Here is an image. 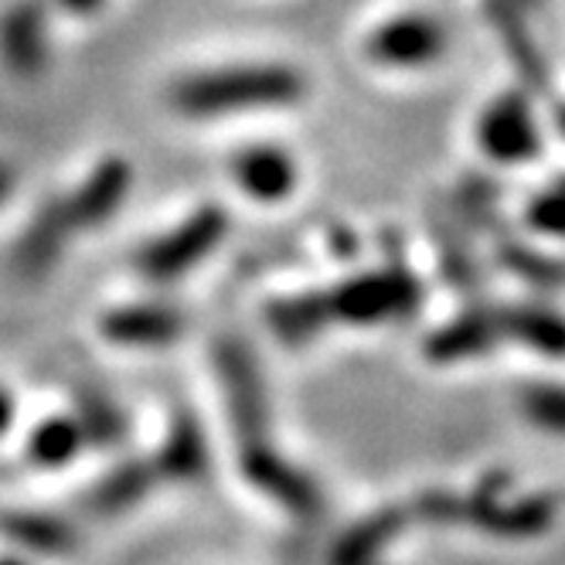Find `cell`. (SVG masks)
I'll list each match as a JSON object with an SVG mask.
<instances>
[{
	"mask_svg": "<svg viewBox=\"0 0 565 565\" xmlns=\"http://www.w3.org/2000/svg\"><path fill=\"white\" fill-rule=\"evenodd\" d=\"M307 96V75L287 62H228L178 75L168 106L188 119H225L287 109Z\"/></svg>",
	"mask_w": 565,
	"mask_h": 565,
	"instance_id": "cell-1",
	"label": "cell"
},
{
	"mask_svg": "<svg viewBox=\"0 0 565 565\" xmlns=\"http://www.w3.org/2000/svg\"><path fill=\"white\" fill-rule=\"evenodd\" d=\"M320 297V310L328 320H341L351 328H379L385 320L409 317L419 303V282L406 266H388L379 273L351 276Z\"/></svg>",
	"mask_w": 565,
	"mask_h": 565,
	"instance_id": "cell-2",
	"label": "cell"
},
{
	"mask_svg": "<svg viewBox=\"0 0 565 565\" xmlns=\"http://www.w3.org/2000/svg\"><path fill=\"white\" fill-rule=\"evenodd\" d=\"M450 42H454V34L439 14L423 11V8H406V11L382 18L365 34L361 52L382 68L416 72V68H429L447 58Z\"/></svg>",
	"mask_w": 565,
	"mask_h": 565,
	"instance_id": "cell-3",
	"label": "cell"
},
{
	"mask_svg": "<svg viewBox=\"0 0 565 565\" xmlns=\"http://www.w3.org/2000/svg\"><path fill=\"white\" fill-rule=\"evenodd\" d=\"M228 235V212L222 205H201L181 225L150 238L137 253V273L150 282H174L191 273L201 259H209Z\"/></svg>",
	"mask_w": 565,
	"mask_h": 565,
	"instance_id": "cell-4",
	"label": "cell"
},
{
	"mask_svg": "<svg viewBox=\"0 0 565 565\" xmlns=\"http://www.w3.org/2000/svg\"><path fill=\"white\" fill-rule=\"evenodd\" d=\"M473 143L491 164L518 168L542 153V127L529 93L504 89L477 113Z\"/></svg>",
	"mask_w": 565,
	"mask_h": 565,
	"instance_id": "cell-5",
	"label": "cell"
},
{
	"mask_svg": "<svg viewBox=\"0 0 565 565\" xmlns=\"http://www.w3.org/2000/svg\"><path fill=\"white\" fill-rule=\"evenodd\" d=\"M218 375L235 439L242 447L269 439V398L249 348L242 341H225L218 348Z\"/></svg>",
	"mask_w": 565,
	"mask_h": 565,
	"instance_id": "cell-6",
	"label": "cell"
},
{
	"mask_svg": "<svg viewBox=\"0 0 565 565\" xmlns=\"http://www.w3.org/2000/svg\"><path fill=\"white\" fill-rule=\"evenodd\" d=\"M238 467H242V477H246L256 491L269 494L279 508L294 511L297 518H317V511L324 508L317 483L303 470L287 463V457H282L269 439L246 443L238 454Z\"/></svg>",
	"mask_w": 565,
	"mask_h": 565,
	"instance_id": "cell-7",
	"label": "cell"
},
{
	"mask_svg": "<svg viewBox=\"0 0 565 565\" xmlns=\"http://www.w3.org/2000/svg\"><path fill=\"white\" fill-rule=\"evenodd\" d=\"M228 171L235 188L259 201V205H279L287 201L300 184L297 157L279 143H249L232 153Z\"/></svg>",
	"mask_w": 565,
	"mask_h": 565,
	"instance_id": "cell-8",
	"label": "cell"
},
{
	"mask_svg": "<svg viewBox=\"0 0 565 565\" xmlns=\"http://www.w3.org/2000/svg\"><path fill=\"white\" fill-rule=\"evenodd\" d=\"M134 184V168L124 157H106L89 171V178L78 184L72 194L58 198L62 218L72 232H86L103 225L130 194Z\"/></svg>",
	"mask_w": 565,
	"mask_h": 565,
	"instance_id": "cell-9",
	"label": "cell"
},
{
	"mask_svg": "<svg viewBox=\"0 0 565 565\" xmlns=\"http://www.w3.org/2000/svg\"><path fill=\"white\" fill-rule=\"evenodd\" d=\"M184 328L178 310L160 303H130L116 307L99 320V334L124 348H160L171 344Z\"/></svg>",
	"mask_w": 565,
	"mask_h": 565,
	"instance_id": "cell-10",
	"label": "cell"
},
{
	"mask_svg": "<svg viewBox=\"0 0 565 565\" xmlns=\"http://www.w3.org/2000/svg\"><path fill=\"white\" fill-rule=\"evenodd\" d=\"M0 55H4V62L21 75L42 72L49 58V31H45V14L38 0H18V4L0 18Z\"/></svg>",
	"mask_w": 565,
	"mask_h": 565,
	"instance_id": "cell-11",
	"label": "cell"
},
{
	"mask_svg": "<svg viewBox=\"0 0 565 565\" xmlns=\"http://www.w3.org/2000/svg\"><path fill=\"white\" fill-rule=\"evenodd\" d=\"M498 341H504V313L501 307L470 310L447 328H439L426 341V358L433 361H463L473 354H488Z\"/></svg>",
	"mask_w": 565,
	"mask_h": 565,
	"instance_id": "cell-12",
	"label": "cell"
},
{
	"mask_svg": "<svg viewBox=\"0 0 565 565\" xmlns=\"http://www.w3.org/2000/svg\"><path fill=\"white\" fill-rule=\"evenodd\" d=\"M409 518H413L409 508H385L361 524H354L331 552V565H379V555L388 548V542L402 529H406Z\"/></svg>",
	"mask_w": 565,
	"mask_h": 565,
	"instance_id": "cell-13",
	"label": "cell"
},
{
	"mask_svg": "<svg viewBox=\"0 0 565 565\" xmlns=\"http://www.w3.org/2000/svg\"><path fill=\"white\" fill-rule=\"evenodd\" d=\"M86 443H89L86 429L75 416H52L31 429L24 454H28V463L38 470H58L83 454Z\"/></svg>",
	"mask_w": 565,
	"mask_h": 565,
	"instance_id": "cell-14",
	"label": "cell"
},
{
	"mask_svg": "<svg viewBox=\"0 0 565 565\" xmlns=\"http://www.w3.org/2000/svg\"><path fill=\"white\" fill-rule=\"evenodd\" d=\"M157 477H174V480H194L209 470V443L201 436L198 423L191 416H178L171 426V436L164 450L153 460Z\"/></svg>",
	"mask_w": 565,
	"mask_h": 565,
	"instance_id": "cell-15",
	"label": "cell"
},
{
	"mask_svg": "<svg viewBox=\"0 0 565 565\" xmlns=\"http://www.w3.org/2000/svg\"><path fill=\"white\" fill-rule=\"evenodd\" d=\"M504 313V338H514L548 358L562 351V320L555 310L542 307H501Z\"/></svg>",
	"mask_w": 565,
	"mask_h": 565,
	"instance_id": "cell-16",
	"label": "cell"
},
{
	"mask_svg": "<svg viewBox=\"0 0 565 565\" xmlns=\"http://www.w3.org/2000/svg\"><path fill=\"white\" fill-rule=\"evenodd\" d=\"M0 529H4L18 545L24 548H34V552H42V555H65L75 548V535L65 521L58 518H49V514H11L0 521Z\"/></svg>",
	"mask_w": 565,
	"mask_h": 565,
	"instance_id": "cell-17",
	"label": "cell"
},
{
	"mask_svg": "<svg viewBox=\"0 0 565 565\" xmlns=\"http://www.w3.org/2000/svg\"><path fill=\"white\" fill-rule=\"evenodd\" d=\"M157 480V467L153 463H124L116 467L93 494V508L99 514H116L130 504H137Z\"/></svg>",
	"mask_w": 565,
	"mask_h": 565,
	"instance_id": "cell-18",
	"label": "cell"
},
{
	"mask_svg": "<svg viewBox=\"0 0 565 565\" xmlns=\"http://www.w3.org/2000/svg\"><path fill=\"white\" fill-rule=\"evenodd\" d=\"M488 11L498 21V31H501V38L508 42V49L514 52L521 72L529 75L532 83H539V89H545V65L535 55L532 38H529V31H524V24L518 18V4H514V0H488Z\"/></svg>",
	"mask_w": 565,
	"mask_h": 565,
	"instance_id": "cell-19",
	"label": "cell"
},
{
	"mask_svg": "<svg viewBox=\"0 0 565 565\" xmlns=\"http://www.w3.org/2000/svg\"><path fill=\"white\" fill-rule=\"evenodd\" d=\"M273 317V328L282 341H307L313 338L320 328L328 324L324 310H320V297L317 294H307V297H297V300H287V303H276L269 310Z\"/></svg>",
	"mask_w": 565,
	"mask_h": 565,
	"instance_id": "cell-20",
	"label": "cell"
},
{
	"mask_svg": "<svg viewBox=\"0 0 565 565\" xmlns=\"http://www.w3.org/2000/svg\"><path fill=\"white\" fill-rule=\"evenodd\" d=\"M75 419L83 423L86 439H93V443H116L119 436H124V423H119L116 409H109V402L86 398Z\"/></svg>",
	"mask_w": 565,
	"mask_h": 565,
	"instance_id": "cell-21",
	"label": "cell"
},
{
	"mask_svg": "<svg viewBox=\"0 0 565 565\" xmlns=\"http://www.w3.org/2000/svg\"><path fill=\"white\" fill-rule=\"evenodd\" d=\"M524 222H529L535 232L552 235V238L562 232V191H558V184H552L548 191H539L529 201V209H524Z\"/></svg>",
	"mask_w": 565,
	"mask_h": 565,
	"instance_id": "cell-22",
	"label": "cell"
},
{
	"mask_svg": "<svg viewBox=\"0 0 565 565\" xmlns=\"http://www.w3.org/2000/svg\"><path fill=\"white\" fill-rule=\"evenodd\" d=\"M524 409L532 413V419L552 433L562 429V392L558 388H532L529 395H524Z\"/></svg>",
	"mask_w": 565,
	"mask_h": 565,
	"instance_id": "cell-23",
	"label": "cell"
},
{
	"mask_svg": "<svg viewBox=\"0 0 565 565\" xmlns=\"http://www.w3.org/2000/svg\"><path fill=\"white\" fill-rule=\"evenodd\" d=\"M14 426V398L8 388H0V436Z\"/></svg>",
	"mask_w": 565,
	"mask_h": 565,
	"instance_id": "cell-24",
	"label": "cell"
},
{
	"mask_svg": "<svg viewBox=\"0 0 565 565\" xmlns=\"http://www.w3.org/2000/svg\"><path fill=\"white\" fill-rule=\"evenodd\" d=\"M58 4L68 11V14H78V18H89L103 8V0H58Z\"/></svg>",
	"mask_w": 565,
	"mask_h": 565,
	"instance_id": "cell-25",
	"label": "cell"
},
{
	"mask_svg": "<svg viewBox=\"0 0 565 565\" xmlns=\"http://www.w3.org/2000/svg\"><path fill=\"white\" fill-rule=\"evenodd\" d=\"M11 188H14V178H11V171H8V168H0V201H8Z\"/></svg>",
	"mask_w": 565,
	"mask_h": 565,
	"instance_id": "cell-26",
	"label": "cell"
},
{
	"mask_svg": "<svg viewBox=\"0 0 565 565\" xmlns=\"http://www.w3.org/2000/svg\"><path fill=\"white\" fill-rule=\"evenodd\" d=\"M514 4L521 8V4H535V0H514Z\"/></svg>",
	"mask_w": 565,
	"mask_h": 565,
	"instance_id": "cell-27",
	"label": "cell"
},
{
	"mask_svg": "<svg viewBox=\"0 0 565 565\" xmlns=\"http://www.w3.org/2000/svg\"><path fill=\"white\" fill-rule=\"evenodd\" d=\"M0 565H21V562H11V558H4V562H0Z\"/></svg>",
	"mask_w": 565,
	"mask_h": 565,
	"instance_id": "cell-28",
	"label": "cell"
}]
</instances>
